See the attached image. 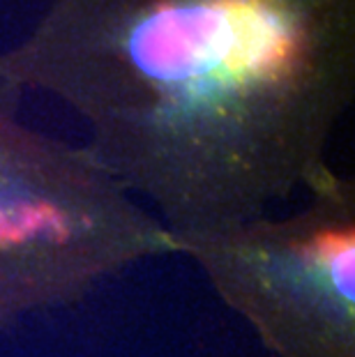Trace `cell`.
Instances as JSON below:
<instances>
[{"mask_svg": "<svg viewBox=\"0 0 355 357\" xmlns=\"http://www.w3.org/2000/svg\"><path fill=\"white\" fill-rule=\"evenodd\" d=\"M296 28L275 0H190L162 5L137 28L132 53L148 77L190 95L277 77Z\"/></svg>", "mask_w": 355, "mask_h": 357, "instance_id": "1", "label": "cell"}]
</instances>
